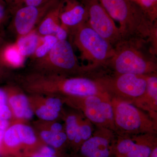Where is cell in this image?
<instances>
[{
    "label": "cell",
    "mask_w": 157,
    "mask_h": 157,
    "mask_svg": "<svg viewBox=\"0 0 157 157\" xmlns=\"http://www.w3.org/2000/svg\"><path fill=\"white\" fill-rule=\"evenodd\" d=\"M9 122L8 121L0 119V130H5L9 126Z\"/></svg>",
    "instance_id": "34"
},
{
    "label": "cell",
    "mask_w": 157,
    "mask_h": 157,
    "mask_svg": "<svg viewBox=\"0 0 157 157\" xmlns=\"http://www.w3.org/2000/svg\"><path fill=\"white\" fill-rule=\"evenodd\" d=\"M149 157H157V147H155L152 151Z\"/></svg>",
    "instance_id": "36"
},
{
    "label": "cell",
    "mask_w": 157,
    "mask_h": 157,
    "mask_svg": "<svg viewBox=\"0 0 157 157\" xmlns=\"http://www.w3.org/2000/svg\"><path fill=\"white\" fill-rule=\"evenodd\" d=\"M88 11L89 25L113 46L123 40L120 29L98 0H81Z\"/></svg>",
    "instance_id": "6"
},
{
    "label": "cell",
    "mask_w": 157,
    "mask_h": 157,
    "mask_svg": "<svg viewBox=\"0 0 157 157\" xmlns=\"http://www.w3.org/2000/svg\"><path fill=\"white\" fill-rule=\"evenodd\" d=\"M80 151L85 157H110L112 149L107 138L95 136L82 143Z\"/></svg>",
    "instance_id": "14"
},
{
    "label": "cell",
    "mask_w": 157,
    "mask_h": 157,
    "mask_svg": "<svg viewBox=\"0 0 157 157\" xmlns=\"http://www.w3.org/2000/svg\"><path fill=\"white\" fill-rule=\"evenodd\" d=\"M36 140V137L31 127L22 124H16L5 131L0 146L5 144L8 147H14L21 143L32 145Z\"/></svg>",
    "instance_id": "10"
},
{
    "label": "cell",
    "mask_w": 157,
    "mask_h": 157,
    "mask_svg": "<svg viewBox=\"0 0 157 157\" xmlns=\"http://www.w3.org/2000/svg\"><path fill=\"white\" fill-rule=\"evenodd\" d=\"M42 37L35 30L30 33L17 38L15 45L24 57L32 56L42 41Z\"/></svg>",
    "instance_id": "16"
},
{
    "label": "cell",
    "mask_w": 157,
    "mask_h": 157,
    "mask_svg": "<svg viewBox=\"0 0 157 157\" xmlns=\"http://www.w3.org/2000/svg\"><path fill=\"white\" fill-rule=\"evenodd\" d=\"M37 116L43 120L52 121L54 120L58 117L59 113L51 109L46 105L39 107L36 111Z\"/></svg>",
    "instance_id": "23"
},
{
    "label": "cell",
    "mask_w": 157,
    "mask_h": 157,
    "mask_svg": "<svg viewBox=\"0 0 157 157\" xmlns=\"http://www.w3.org/2000/svg\"><path fill=\"white\" fill-rule=\"evenodd\" d=\"M153 148L147 144L137 143L125 157H149Z\"/></svg>",
    "instance_id": "22"
},
{
    "label": "cell",
    "mask_w": 157,
    "mask_h": 157,
    "mask_svg": "<svg viewBox=\"0 0 157 157\" xmlns=\"http://www.w3.org/2000/svg\"><path fill=\"white\" fill-rule=\"evenodd\" d=\"M32 61L36 69L49 74L76 72L81 68L72 43L67 39L58 41L45 56Z\"/></svg>",
    "instance_id": "4"
},
{
    "label": "cell",
    "mask_w": 157,
    "mask_h": 157,
    "mask_svg": "<svg viewBox=\"0 0 157 157\" xmlns=\"http://www.w3.org/2000/svg\"><path fill=\"white\" fill-rule=\"evenodd\" d=\"M85 104L86 115L92 121L102 123L113 118V109L111 105L106 102H102L96 96L87 97Z\"/></svg>",
    "instance_id": "12"
},
{
    "label": "cell",
    "mask_w": 157,
    "mask_h": 157,
    "mask_svg": "<svg viewBox=\"0 0 157 157\" xmlns=\"http://www.w3.org/2000/svg\"><path fill=\"white\" fill-rule=\"evenodd\" d=\"M63 2L52 9L39 23L35 31L41 37L53 35L58 41L66 40L69 36L67 30L61 25L59 15Z\"/></svg>",
    "instance_id": "9"
},
{
    "label": "cell",
    "mask_w": 157,
    "mask_h": 157,
    "mask_svg": "<svg viewBox=\"0 0 157 157\" xmlns=\"http://www.w3.org/2000/svg\"><path fill=\"white\" fill-rule=\"evenodd\" d=\"M63 128L61 124L59 123L53 124L51 127L50 131L53 133H58L61 132Z\"/></svg>",
    "instance_id": "32"
},
{
    "label": "cell",
    "mask_w": 157,
    "mask_h": 157,
    "mask_svg": "<svg viewBox=\"0 0 157 157\" xmlns=\"http://www.w3.org/2000/svg\"><path fill=\"white\" fill-rule=\"evenodd\" d=\"M5 132V130H0V145H1V144H2V141Z\"/></svg>",
    "instance_id": "37"
},
{
    "label": "cell",
    "mask_w": 157,
    "mask_h": 157,
    "mask_svg": "<svg viewBox=\"0 0 157 157\" xmlns=\"http://www.w3.org/2000/svg\"><path fill=\"white\" fill-rule=\"evenodd\" d=\"M137 3L150 19L156 23L157 0H137Z\"/></svg>",
    "instance_id": "21"
},
{
    "label": "cell",
    "mask_w": 157,
    "mask_h": 157,
    "mask_svg": "<svg viewBox=\"0 0 157 157\" xmlns=\"http://www.w3.org/2000/svg\"><path fill=\"white\" fill-rule=\"evenodd\" d=\"M66 131L67 137L69 140L79 144L82 140L86 141L90 137L92 131L88 125H78L75 116H70L66 121Z\"/></svg>",
    "instance_id": "15"
},
{
    "label": "cell",
    "mask_w": 157,
    "mask_h": 157,
    "mask_svg": "<svg viewBox=\"0 0 157 157\" xmlns=\"http://www.w3.org/2000/svg\"><path fill=\"white\" fill-rule=\"evenodd\" d=\"M8 97L4 90L0 89V104H7Z\"/></svg>",
    "instance_id": "31"
},
{
    "label": "cell",
    "mask_w": 157,
    "mask_h": 157,
    "mask_svg": "<svg viewBox=\"0 0 157 157\" xmlns=\"http://www.w3.org/2000/svg\"><path fill=\"white\" fill-rule=\"evenodd\" d=\"M59 19L61 25L69 32L87 22V9L82 1L64 0L60 13Z\"/></svg>",
    "instance_id": "8"
},
{
    "label": "cell",
    "mask_w": 157,
    "mask_h": 157,
    "mask_svg": "<svg viewBox=\"0 0 157 157\" xmlns=\"http://www.w3.org/2000/svg\"><path fill=\"white\" fill-rule=\"evenodd\" d=\"M6 1V2L7 3V4H9V3H10V2H11L12 0H5Z\"/></svg>",
    "instance_id": "38"
},
{
    "label": "cell",
    "mask_w": 157,
    "mask_h": 157,
    "mask_svg": "<svg viewBox=\"0 0 157 157\" xmlns=\"http://www.w3.org/2000/svg\"><path fill=\"white\" fill-rule=\"evenodd\" d=\"M132 1H134V2H136L137 3V0H132Z\"/></svg>",
    "instance_id": "39"
},
{
    "label": "cell",
    "mask_w": 157,
    "mask_h": 157,
    "mask_svg": "<svg viewBox=\"0 0 157 157\" xmlns=\"http://www.w3.org/2000/svg\"><path fill=\"white\" fill-rule=\"evenodd\" d=\"M114 49L113 56L106 65L111 66L119 74L142 76L156 69L157 48L147 40L124 39Z\"/></svg>",
    "instance_id": "2"
},
{
    "label": "cell",
    "mask_w": 157,
    "mask_h": 157,
    "mask_svg": "<svg viewBox=\"0 0 157 157\" xmlns=\"http://www.w3.org/2000/svg\"><path fill=\"white\" fill-rule=\"evenodd\" d=\"M7 67H6L3 63L0 58V80L5 77L6 74V69Z\"/></svg>",
    "instance_id": "33"
},
{
    "label": "cell",
    "mask_w": 157,
    "mask_h": 157,
    "mask_svg": "<svg viewBox=\"0 0 157 157\" xmlns=\"http://www.w3.org/2000/svg\"><path fill=\"white\" fill-rule=\"evenodd\" d=\"M9 103L16 117L25 119L33 117V112L29 106L28 99L24 95L12 96L9 98Z\"/></svg>",
    "instance_id": "18"
},
{
    "label": "cell",
    "mask_w": 157,
    "mask_h": 157,
    "mask_svg": "<svg viewBox=\"0 0 157 157\" xmlns=\"http://www.w3.org/2000/svg\"><path fill=\"white\" fill-rule=\"evenodd\" d=\"M33 157H56L55 150L50 147H42L38 153L34 155Z\"/></svg>",
    "instance_id": "28"
},
{
    "label": "cell",
    "mask_w": 157,
    "mask_h": 157,
    "mask_svg": "<svg viewBox=\"0 0 157 157\" xmlns=\"http://www.w3.org/2000/svg\"><path fill=\"white\" fill-rule=\"evenodd\" d=\"M147 82L146 91L154 100L157 102V77L156 76H149L146 78Z\"/></svg>",
    "instance_id": "26"
},
{
    "label": "cell",
    "mask_w": 157,
    "mask_h": 157,
    "mask_svg": "<svg viewBox=\"0 0 157 157\" xmlns=\"http://www.w3.org/2000/svg\"><path fill=\"white\" fill-rule=\"evenodd\" d=\"M62 105L61 101L58 98H48L45 102L46 106L58 113L60 111Z\"/></svg>",
    "instance_id": "27"
},
{
    "label": "cell",
    "mask_w": 157,
    "mask_h": 157,
    "mask_svg": "<svg viewBox=\"0 0 157 157\" xmlns=\"http://www.w3.org/2000/svg\"><path fill=\"white\" fill-rule=\"evenodd\" d=\"M48 1L49 0H21L25 6L35 7L42 6Z\"/></svg>",
    "instance_id": "30"
},
{
    "label": "cell",
    "mask_w": 157,
    "mask_h": 157,
    "mask_svg": "<svg viewBox=\"0 0 157 157\" xmlns=\"http://www.w3.org/2000/svg\"><path fill=\"white\" fill-rule=\"evenodd\" d=\"M115 120L118 125L127 131L139 128L142 121L138 110L132 104L122 102L116 110Z\"/></svg>",
    "instance_id": "13"
},
{
    "label": "cell",
    "mask_w": 157,
    "mask_h": 157,
    "mask_svg": "<svg viewBox=\"0 0 157 157\" xmlns=\"http://www.w3.org/2000/svg\"><path fill=\"white\" fill-rule=\"evenodd\" d=\"M68 33L80 52L82 59L87 61L91 67L106 65L113 56V46L94 30L87 22Z\"/></svg>",
    "instance_id": "3"
},
{
    "label": "cell",
    "mask_w": 157,
    "mask_h": 157,
    "mask_svg": "<svg viewBox=\"0 0 157 157\" xmlns=\"http://www.w3.org/2000/svg\"><path fill=\"white\" fill-rule=\"evenodd\" d=\"M41 137L45 143L56 148L61 147L67 138V134L63 132L53 133L50 131H42Z\"/></svg>",
    "instance_id": "20"
},
{
    "label": "cell",
    "mask_w": 157,
    "mask_h": 157,
    "mask_svg": "<svg viewBox=\"0 0 157 157\" xmlns=\"http://www.w3.org/2000/svg\"><path fill=\"white\" fill-rule=\"evenodd\" d=\"M63 1L49 0L37 7L25 5L17 6L11 11L13 18L9 28L15 33L17 38L27 35L36 29L48 12Z\"/></svg>",
    "instance_id": "5"
},
{
    "label": "cell",
    "mask_w": 157,
    "mask_h": 157,
    "mask_svg": "<svg viewBox=\"0 0 157 157\" xmlns=\"http://www.w3.org/2000/svg\"><path fill=\"white\" fill-rule=\"evenodd\" d=\"M58 41L53 35H47L42 37V41L36 50L31 56V59H36L45 56L52 49Z\"/></svg>",
    "instance_id": "19"
},
{
    "label": "cell",
    "mask_w": 157,
    "mask_h": 157,
    "mask_svg": "<svg viewBox=\"0 0 157 157\" xmlns=\"http://www.w3.org/2000/svg\"><path fill=\"white\" fill-rule=\"evenodd\" d=\"M0 58L7 67H19L24 63L25 58L15 43H7L0 50Z\"/></svg>",
    "instance_id": "17"
},
{
    "label": "cell",
    "mask_w": 157,
    "mask_h": 157,
    "mask_svg": "<svg viewBox=\"0 0 157 157\" xmlns=\"http://www.w3.org/2000/svg\"><path fill=\"white\" fill-rule=\"evenodd\" d=\"M39 85L42 90L59 89L68 94L88 97L98 94V84L92 79L84 77L62 78L56 74L41 75Z\"/></svg>",
    "instance_id": "7"
},
{
    "label": "cell",
    "mask_w": 157,
    "mask_h": 157,
    "mask_svg": "<svg viewBox=\"0 0 157 157\" xmlns=\"http://www.w3.org/2000/svg\"><path fill=\"white\" fill-rule=\"evenodd\" d=\"M12 116L11 109L7 104L0 105V119L8 121Z\"/></svg>",
    "instance_id": "29"
},
{
    "label": "cell",
    "mask_w": 157,
    "mask_h": 157,
    "mask_svg": "<svg viewBox=\"0 0 157 157\" xmlns=\"http://www.w3.org/2000/svg\"><path fill=\"white\" fill-rule=\"evenodd\" d=\"M135 142L131 139H124L121 140L117 145V153L119 157H125L131 151Z\"/></svg>",
    "instance_id": "24"
},
{
    "label": "cell",
    "mask_w": 157,
    "mask_h": 157,
    "mask_svg": "<svg viewBox=\"0 0 157 157\" xmlns=\"http://www.w3.org/2000/svg\"><path fill=\"white\" fill-rule=\"evenodd\" d=\"M7 43V42L4 39V38L2 37V36H0V50L1 48H2L3 46L6 45Z\"/></svg>",
    "instance_id": "35"
},
{
    "label": "cell",
    "mask_w": 157,
    "mask_h": 157,
    "mask_svg": "<svg viewBox=\"0 0 157 157\" xmlns=\"http://www.w3.org/2000/svg\"><path fill=\"white\" fill-rule=\"evenodd\" d=\"M114 85L123 94L131 97H138L146 92V79L140 75L119 74L115 79Z\"/></svg>",
    "instance_id": "11"
},
{
    "label": "cell",
    "mask_w": 157,
    "mask_h": 157,
    "mask_svg": "<svg viewBox=\"0 0 157 157\" xmlns=\"http://www.w3.org/2000/svg\"><path fill=\"white\" fill-rule=\"evenodd\" d=\"M9 6L5 0H0V32L3 33L10 16Z\"/></svg>",
    "instance_id": "25"
},
{
    "label": "cell",
    "mask_w": 157,
    "mask_h": 157,
    "mask_svg": "<svg viewBox=\"0 0 157 157\" xmlns=\"http://www.w3.org/2000/svg\"><path fill=\"white\" fill-rule=\"evenodd\" d=\"M111 18L119 24L124 39L139 38L157 47L156 23L132 0H98Z\"/></svg>",
    "instance_id": "1"
}]
</instances>
